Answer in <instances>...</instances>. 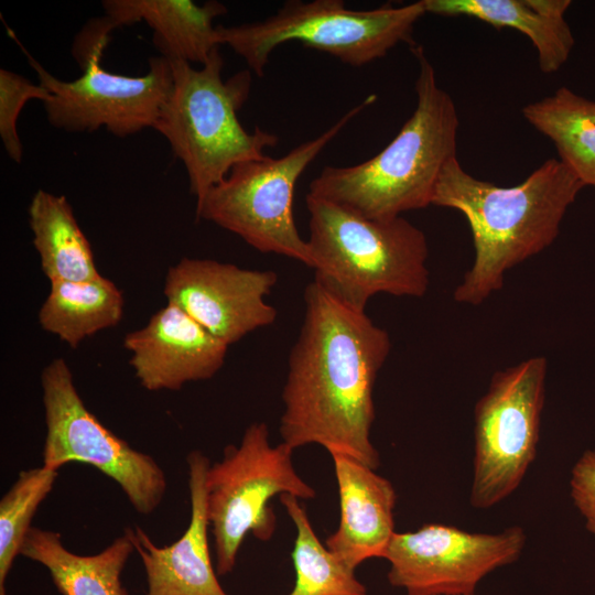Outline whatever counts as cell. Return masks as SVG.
Returning <instances> with one entry per match:
<instances>
[{
  "label": "cell",
  "mask_w": 595,
  "mask_h": 595,
  "mask_svg": "<svg viewBox=\"0 0 595 595\" xmlns=\"http://www.w3.org/2000/svg\"><path fill=\"white\" fill-rule=\"evenodd\" d=\"M584 187L561 160L550 159L522 183L504 187L475 178L452 159L439 177L432 205L459 210L468 221L475 258L454 300L478 305L500 290L508 270L558 237L569 207Z\"/></svg>",
  "instance_id": "2"
},
{
  "label": "cell",
  "mask_w": 595,
  "mask_h": 595,
  "mask_svg": "<svg viewBox=\"0 0 595 595\" xmlns=\"http://www.w3.org/2000/svg\"><path fill=\"white\" fill-rule=\"evenodd\" d=\"M375 99V96H369L323 133L296 145L283 156L266 155L235 165L196 204V218L234 232L262 253L281 255L312 268L307 240L301 237L294 221L295 185L322 150Z\"/></svg>",
  "instance_id": "7"
},
{
  "label": "cell",
  "mask_w": 595,
  "mask_h": 595,
  "mask_svg": "<svg viewBox=\"0 0 595 595\" xmlns=\"http://www.w3.org/2000/svg\"><path fill=\"white\" fill-rule=\"evenodd\" d=\"M571 497L595 537V450H586L571 473Z\"/></svg>",
  "instance_id": "26"
},
{
  "label": "cell",
  "mask_w": 595,
  "mask_h": 595,
  "mask_svg": "<svg viewBox=\"0 0 595 595\" xmlns=\"http://www.w3.org/2000/svg\"><path fill=\"white\" fill-rule=\"evenodd\" d=\"M50 284V292L39 311V323L72 348L87 337L116 326L122 318V292L102 275Z\"/></svg>",
  "instance_id": "21"
},
{
  "label": "cell",
  "mask_w": 595,
  "mask_h": 595,
  "mask_svg": "<svg viewBox=\"0 0 595 595\" xmlns=\"http://www.w3.org/2000/svg\"><path fill=\"white\" fill-rule=\"evenodd\" d=\"M526 540L518 526L477 533L430 523L396 532L383 555L388 581L407 595H475L486 575L520 558Z\"/></svg>",
  "instance_id": "12"
},
{
  "label": "cell",
  "mask_w": 595,
  "mask_h": 595,
  "mask_svg": "<svg viewBox=\"0 0 595 595\" xmlns=\"http://www.w3.org/2000/svg\"><path fill=\"white\" fill-rule=\"evenodd\" d=\"M277 282L272 270L183 258L169 269L163 293L169 303L229 346L274 323L278 312L266 296Z\"/></svg>",
  "instance_id": "13"
},
{
  "label": "cell",
  "mask_w": 595,
  "mask_h": 595,
  "mask_svg": "<svg viewBox=\"0 0 595 595\" xmlns=\"http://www.w3.org/2000/svg\"><path fill=\"white\" fill-rule=\"evenodd\" d=\"M425 13L467 15L497 29L512 28L532 42L540 69L551 74L567 61L574 36L564 19L570 0H422Z\"/></svg>",
  "instance_id": "18"
},
{
  "label": "cell",
  "mask_w": 595,
  "mask_h": 595,
  "mask_svg": "<svg viewBox=\"0 0 595 595\" xmlns=\"http://www.w3.org/2000/svg\"><path fill=\"white\" fill-rule=\"evenodd\" d=\"M133 550L127 530L99 553L80 555L64 547L58 532L31 527L20 555L43 565L62 595H129L121 573Z\"/></svg>",
  "instance_id": "19"
},
{
  "label": "cell",
  "mask_w": 595,
  "mask_h": 595,
  "mask_svg": "<svg viewBox=\"0 0 595 595\" xmlns=\"http://www.w3.org/2000/svg\"><path fill=\"white\" fill-rule=\"evenodd\" d=\"M547 359L499 370L474 408L469 502L488 509L510 496L536 458L545 399Z\"/></svg>",
  "instance_id": "10"
},
{
  "label": "cell",
  "mask_w": 595,
  "mask_h": 595,
  "mask_svg": "<svg viewBox=\"0 0 595 595\" xmlns=\"http://www.w3.org/2000/svg\"><path fill=\"white\" fill-rule=\"evenodd\" d=\"M169 61L173 83L152 128L183 162L198 204L235 165L263 159L279 137L241 126L238 111L249 98L252 73L247 68L224 80L219 47L198 69L185 61Z\"/></svg>",
  "instance_id": "5"
},
{
  "label": "cell",
  "mask_w": 595,
  "mask_h": 595,
  "mask_svg": "<svg viewBox=\"0 0 595 595\" xmlns=\"http://www.w3.org/2000/svg\"><path fill=\"white\" fill-rule=\"evenodd\" d=\"M526 120L555 145L560 160L595 190V101L567 87L522 109Z\"/></svg>",
  "instance_id": "22"
},
{
  "label": "cell",
  "mask_w": 595,
  "mask_h": 595,
  "mask_svg": "<svg viewBox=\"0 0 595 595\" xmlns=\"http://www.w3.org/2000/svg\"><path fill=\"white\" fill-rule=\"evenodd\" d=\"M425 13L421 1L370 10L348 9L342 0H289L268 18L236 26H216L219 46L228 45L258 77L264 75L271 53L286 42L325 52L360 67L402 42L413 44L412 32Z\"/></svg>",
  "instance_id": "6"
},
{
  "label": "cell",
  "mask_w": 595,
  "mask_h": 595,
  "mask_svg": "<svg viewBox=\"0 0 595 595\" xmlns=\"http://www.w3.org/2000/svg\"><path fill=\"white\" fill-rule=\"evenodd\" d=\"M280 501L295 527L292 561L295 581L288 595H367V588L317 538L299 499L283 494Z\"/></svg>",
  "instance_id": "23"
},
{
  "label": "cell",
  "mask_w": 595,
  "mask_h": 595,
  "mask_svg": "<svg viewBox=\"0 0 595 595\" xmlns=\"http://www.w3.org/2000/svg\"><path fill=\"white\" fill-rule=\"evenodd\" d=\"M57 476L58 470L43 465L23 470L0 500V595H8L7 577L20 555L31 521Z\"/></svg>",
  "instance_id": "24"
},
{
  "label": "cell",
  "mask_w": 595,
  "mask_h": 595,
  "mask_svg": "<svg viewBox=\"0 0 595 595\" xmlns=\"http://www.w3.org/2000/svg\"><path fill=\"white\" fill-rule=\"evenodd\" d=\"M112 26L105 18L89 24L74 43V55L83 74L65 82L48 73L28 55L41 85L52 97L44 102L47 121L69 132L106 128L116 137H128L152 128L173 83L171 63L164 56L149 60V72L126 76L100 64Z\"/></svg>",
  "instance_id": "9"
},
{
  "label": "cell",
  "mask_w": 595,
  "mask_h": 595,
  "mask_svg": "<svg viewBox=\"0 0 595 595\" xmlns=\"http://www.w3.org/2000/svg\"><path fill=\"white\" fill-rule=\"evenodd\" d=\"M191 519L175 542L158 547L139 526L126 528L139 553L147 578V595H229L213 566L206 506L209 459L199 451L187 457Z\"/></svg>",
  "instance_id": "15"
},
{
  "label": "cell",
  "mask_w": 595,
  "mask_h": 595,
  "mask_svg": "<svg viewBox=\"0 0 595 595\" xmlns=\"http://www.w3.org/2000/svg\"><path fill=\"white\" fill-rule=\"evenodd\" d=\"M293 451L283 442L271 445L267 424L255 422L245 430L239 445L226 446L223 458L209 465L206 506L218 575L234 570L248 533L262 541L272 537L275 516L269 502L274 496H316L296 473Z\"/></svg>",
  "instance_id": "8"
},
{
  "label": "cell",
  "mask_w": 595,
  "mask_h": 595,
  "mask_svg": "<svg viewBox=\"0 0 595 595\" xmlns=\"http://www.w3.org/2000/svg\"><path fill=\"white\" fill-rule=\"evenodd\" d=\"M41 385L46 424L43 466L58 470L71 462L89 464L120 486L137 512L152 513L167 487L156 461L118 437L86 408L63 358L43 369Z\"/></svg>",
  "instance_id": "11"
},
{
  "label": "cell",
  "mask_w": 595,
  "mask_h": 595,
  "mask_svg": "<svg viewBox=\"0 0 595 595\" xmlns=\"http://www.w3.org/2000/svg\"><path fill=\"white\" fill-rule=\"evenodd\" d=\"M102 8L113 29L144 21L162 56L201 65L219 47L214 20L227 12L221 2L191 0H105Z\"/></svg>",
  "instance_id": "17"
},
{
  "label": "cell",
  "mask_w": 595,
  "mask_h": 595,
  "mask_svg": "<svg viewBox=\"0 0 595 595\" xmlns=\"http://www.w3.org/2000/svg\"><path fill=\"white\" fill-rule=\"evenodd\" d=\"M416 106L393 140L369 160L350 166H325L307 194L347 207L367 218L391 219L432 205L443 167L456 158L458 115L451 96L436 83L422 46Z\"/></svg>",
  "instance_id": "3"
},
{
  "label": "cell",
  "mask_w": 595,
  "mask_h": 595,
  "mask_svg": "<svg viewBox=\"0 0 595 595\" xmlns=\"http://www.w3.org/2000/svg\"><path fill=\"white\" fill-rule=\"evenodd\" d=\"M338 487L340 518L325 541L345 565L356 570L366 560L383 558L396 533L392 484L360 462L332 454Z\"/></svg>",
  "instance_id": "16"
},
{
  "label": "cell",
  "mask_w": 595,
  "mask_h": 595,
  "mask_svg": "<svg viewBox=\"0 0 595 595\" xmlns=\"http://www.w3.org/2000/svg\"><path fill=\"white\" fill-rule=\"evenodd\" d=\"M29 225L50 282L86 281L101 275L90 244L65 196L37 190L29 206Z\"/></svg>",
  "instance_id": "20"
},
{
  "label": "cell",
  "mask_w": 595,
  "mask_h": 595,
  "mask_svg": "<svg viewBox=\"0 0 595 595\" xmlns=\"http://www.w3.org/2000/svg\"><path fill=\"white\" fill-rule=\"evenodd\" d=\"M50 90L40 83L33 84L24 76L0 69V137L11 160L21 163L23 148L17 131V121L24 105L31 99L46 102Z\"/></svg>",
  "instance_id": "25"
},
{
  "label": "cell",
  "mask_w": 595,
  "mask_h": 595,
  "mask_svg": "<svg viewBox=\"0 0 595 595\" xmlns=\"http://www.w3.org/2000/svg\"><path fill=\"white\" fill-rule=\"evenodd\" d=\"M123 345L137 379L149 391L180 390L186 382L210 379L229 347L169 302L145 326L128 333Z\"/></svg>",
  "instance_id": "14"
},
{
  "label": "cell",
  "mask_w": 595,
  "mask_h": 595,
  "mask_svg": "<svg viewBox=\"0 0 595 595\" xmlns=\"http://www.w3.org/2000/svg\"><path fill=\"white\" fill-rule=\"evenodd\" d=\"M303 300L282 390V442L292 450L317 444L376 469L374 388L390 353L389 334L366 311L344 304L314 281Z\"/></svg>",
  "instance_id": "1"
},
{
  "label": "cell",
  "mask_w": 595,
  "mask_h": 595,
  "mask_svg": "<svg viewBox=\"0 0 595 595\" xmlns=\"http://www.w3.org/2000/svg\"><path fill=\"white\" fill-rule=\"evenodd\" d=\"M305 203L313 281L326 292L358 311L379 293H426L429 248L420 228L402 216L371 219L310 194Z\"/></svg>",
  "instance_id": "4"
}]
</instances>
